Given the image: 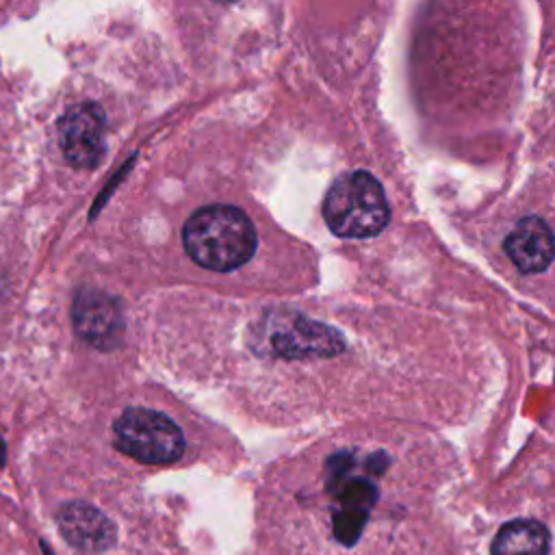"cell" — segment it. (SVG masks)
I'll return each mask as SVG.
<instances>
[{"label": "cell", "mask_w": 555, "mask_h": 555, "mask_svg": "<svg viewBox=\"0 0 555 555\" xmlns=\"http://www.w3.org/2000/svg\"><path fill=\"white\" fill-rule=\"evenodd\" d=\"M388 468L384 451L327 455L319 496L299 494L295 507L273 520L264 538L271 555H444L442 538L405 505H386Z\"/></svg>", "instance_id": "cell-1"}, {"label": "cell", "mask_w": 555, "mask_h": 555, "mask_svg": "<svg viewBox=\"0 0 555 555\" xmlns=\"http://www.w3.org/2000/svg\"><path fill=\"white\" fill-rule=\"evenodd\" d=\"M182 243L193 262L225 273L243 267L254 256L258 236L251 219L241 208L212 204L186 219Z\"/></svg>", "instance_id": "cell-2"}, {"label": "cell", "mask_w": 555, "mask_h": 555, "mask_svg": "<svg viewBox=\"0 0 555 555\" xmlns=\"http://www.w3.org/2000/svg\"><path fill=\"white\" fill-rule=\"evenodd\" d=\"M327 228L343 238H369L379 234L390 219L382 184L369 171L338 176L323 199Z\"/></svg>", "instance_id": "cell-3"}, {"label": "cell", "mask_w": 555, "mask_h": 555, "mask_svg": "<svg viewBox=\"0 0 555 555\" xmlns=\"http://www.w3.org/2000/svg\"><path fill=\"white\" fill-rule=\"evenodd\" d=\"M115 447L143 464H173L184 453L182 429L163 412L128 408L113 423Z\"/></svg>", "instance_id": "cell-4"}, {"label": "cell", "mask_w": 555, "mask_h": 555, "mask_svg": "<svg viewBox=\"0 0 555 555\" xmlns=\"http://www.w3.org/2000/svg\"><path fill=\"white\" fill-rule=\"evenodd\" d=\"M258 353L278 358H330L345 349V338L330 325L306 319L299 312H271L258 330Z\"/></svg>", "instance_id": "cell-5"}, {"label": "cell", "mask_w": 555, "mask_h": 555, "mask_svg": "<svg viewBox=\"0 0 555 555\" xmlns=\"http://www.w3.org/2000/svg\"><path fill=\"white\" fill-rule=\"evenodd\" d=\"M106 115L95 102H82L59 119V143L65 160L76 169H93L104 156Z\"/></svg>", "instance_id": "cell-6"}, {"label": "cell", "mask_w": 555, "mask_h": 555, "mask_svg": "<svg viewBox=\"0 0 555 555\" xmlns=\"http://www.w3.org/2000/svg\"><path fill=\"white\" fill-rule=\"evenodd\" d=\"M72 321L76 334L98 349H113L121 340L124 319L119 304L98 288L85 286L76 293Z\"/></svg>", "instance_id": "cell-7"}, {"label": "cell", "mask_w": 555, "mask_h": 555, "mask_svg": "<svg viewBox=\"0 0 555 555\" xmlns=\"http://www.w3.org/2000/svg\"><path fill=\"white\" fill-rule=\"evenodd\" d=\"M505 254L520 273H542L553 260V232L540 217H525L507 234Z\"/></svg>", "instance_id": "cell-8"}, {"label": "cell", "mask_w": 555, "mask_h": 555, "mask_svg": "<svg viewBox=\"0 0 555 555\" xmlns=\"http://www.w3.org/2000/svg\"><path fill=\"white\" fill-rule=\"evenodd\" d=\"M59 529L63 538L80 551H100L115 540L111 520L93 505L74 501L61 507Z\"/></svg>", "instance_id": "cell-9"}, {"label": "cell", "mask_w": 555, "mask_h": 555, "mask_svg": "<svg viewBox=\"0 0 555 555\" xmlns=\"http://www.w3.org/2000/svg\"><path fill=\"white\" fill-rule=\"evenodd\" d=\"M548 529L533 518L505 522L490 544V555H548Z\"/></svg>", "instance_id": "cell-10"}, {"label": "cell", "mask_w": 555, "mask_h": 555, "mask_svg": "<svg viewBox=\"0 0 555 555\" xmlns=\"http://www.w3.org/2000/svg\"><path fill=\"white\" fill-rule=\"evenodd\" d=\"M4 460H7V447H4V440L0 438V468L4 466Z\"/></svg>", "instance_id": "cell-11"}]
</instances>
